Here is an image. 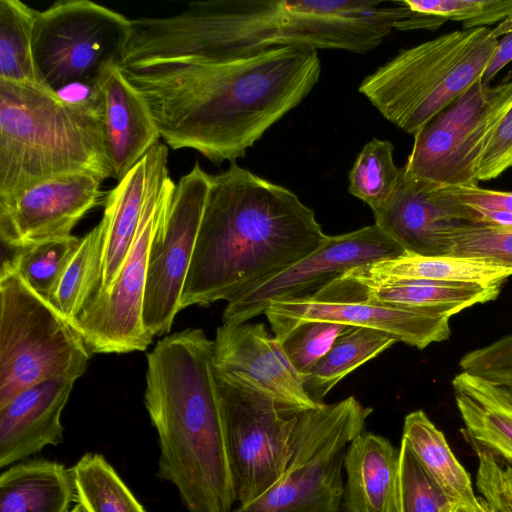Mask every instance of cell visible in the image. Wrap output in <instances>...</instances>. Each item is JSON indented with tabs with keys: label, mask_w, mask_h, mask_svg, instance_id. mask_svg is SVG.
Instances as JSON below:
<instances>
[{
	"label": "cell",
	"mask_w": 512,
	"mask_h": 512,
	"mask_svg": "<svg viewBox=\"0 0 512 512\" xmlns=\"http://www.w3.org/2000/svg\"><path fill=\"white\" fill-rule=\"evenodd\" d=\"M404 0H207L174 15L131 19L124 69L232 61L297 47L363 54L394 29L432 30Z\"/></svg>",
	"instance_id": "1"
},
{
	"label": "cell",
	"mask_w": 512,
	"mask_h": 512,
	"mask_svg": "<svg viewBox=\"0 0 512 512\" xmlns=\"http://www.w3.org/2000/svg\"><path fill=\"white\" fill-rule=\"evenodd\" d=\"M121 69L166 146L193 149L219 165L245 157L299 105L317 84L321 63L316 50L281 47L219 63Z\"/></svg>",
	"instance_id": "2"
},
{
	"label": "cell",
	"mask_w": 512,
	"mask_h": 512,
	"mask_svg": "<svg viewBox=\"0 0 512 512\" xmlns=\"http://www.w3.org/2000/svg\"><path fill=\"white\" fill-rule=\"evenodd\" d=\"M313 209L236 162L212 175L181 310L230 302L289 269L328 240Z\"/></svg>",
	"instance_id": "3"
},
{
	"label": "cell",
	"mask_w": 512,
	"mask_h": 512,
	"mask_svg": "<svg viewBox=\"0 0 512 512\" xmlns=\"http://www.w3.org/2000/svg\"><path fill=\"white\" fill-rule=\"evenodd\" d=\"M144 404L159 442L157 476L188 512H231L236 502L214 380V342L200 328L159 340L147 354Z\"/></svg>",
	"instance_id": "4"
},
{
	"label": "cell",
	"mask_w": 512,
	"mask_h": 512,
	"mask_svg": "<svg viewBox=\"0 0 512 512\" xmlns=\"http://www.w3.org/2000/svg\"><path fill=\"white\" fill-rule=\"evenodd\" d=\"M77 173L112 178L98 91L70 100L0 81V199Z\"/></svg>",
	"instance_id": "5"
},
{
	"label": "cell",
	"mask_w": 512,
	"mask_h": 512,
	"mask_svg": "<svg viewBox=\"0 0 512 512\" xmlns=\"http://www.w3.org/2000/svg\"><path fill=\"white\" fill-rule=\"evenodd\" d=\"M491 31L456 30L402 49L365 77L358 90L386 120L414 136L481 81L498 44Z\"/></svg>",
	"instance_id": "6"
},
{
	"label": "cell",
	"mask_w": 512,
	"mask_h": 512,
	"mask_svg": "<svg viewBox=\"0 0 512 512\" xmlns=\"http://www.w3.org/2000/svg\"><path fill=\"white\" fill-rule=\"evenodd\" d=\"M91 354L78 331L20 276L11 259L0 272V407L56 376L80 378Z\"/></svg>",
	"instance_id": "7"
},
{
	"label": "cell",
	"mask_w": 512,
	"mask_h": 512,
	"mask_svg": "<svg viewBox=\"0 0 512 512\" xmlns=\"http://www.w3.org/2000/svg\"><path fill=\"white\" fill-rule=\"evenodd\" d=\"M371 413L353 396L303 410L280 478L231 512H340L345 452Z\"/></svg>",
	"instance_id": "8"
},
{
	"label": "cell",
	"mask_w": 512,
	"mask_h": 512,
	"mask_svg": "<svg viewBox=\"0 0 512 512\" xmlns=\"http://www.w3.org/2000/svg\"><path fill=\"white\" fill-rule=\"evenodd\" d=\"M131 19L90 0H61L38 11L32 52L38 83L61 94L71 85L94 91L103 72L120 65Z\"/></svg>",
	"instance_id": "9"
},
{
	"label": "cell",
	"mask_w": 512,
	"mask_h": 512,
	"mask_svg": "<svg viewBox=\"0 0 512 512\" xmlns=\"http://www.w3.org/2000/svg\"><path fill=\"white\" fill-rule=\"evenodd\" d=\"M236 502L249 503L282 475L303 410L214 368Z\"/></svg>",
	"instance_id": "10"
},
{
	"label": "cell",
	"mask_w": 512,
	"mask_h": 512,
	"mask_svg": "<svg viewBox=\"0 0 512 512\" xmlns=\"http://www.w3.org/2000/svg\"><path fill=\"white\" fill-rule=\"evenodd\" d=\"M512 106V81H478L415 135L404 170L442 187L476 186L482 156Z\"/></svg>",
	"instance_id": "11"
},
{
	"label": "cell",
	"mask_w": 512,
	"mask_h": 512,
	"mask_svg": "<svg viewBox=\"0 0 512 512\" xmlns=\"http://www.w3.org/2000/svg\"><path fill=\"white\" fill-rule=\"evenodd\" d=\"M174 186L166 157L156 171L136 237L116 280L104 296L71 324L91 355L144 351L152 343L142 320L149 251Z\"/></svg>",
	"instance_id": "12"
},
{
	"label": "cell",
	"mask_w": 512,
	"mask_h": 512,
	"mask_svg": "<svg viewBox=\"0 0 512 512\" xmlns=\"http://www.w3.org/2000/svg\"><path fill=\"white\" fill-rule=\"evenodd\" d=\"M212 175L198 162L169 195L149 251L142 320L149 336L170 331L203 217Z\"/></svg>",
	"instance_id": "13"
},
{
	"label": "cell",
	"mask_w": 512,
	"mask_h": 512,
	"mask_svg": "<svg viewBox=\"0 0 512 512\" xmlns=\"http://www.w3.org/2000/svg\"><path fill=\"white\" fill-rule=\"evenodd\" d=\"M404 251L375 223L330 236L317 251L256 288L227 302L225 324L244 323L264 313L270 304L310 295L346 271Z\"/></svg>",
	"instance_id": "14"
},
{
	"label": "cell",
	"mask_w": 512,
	"mask_h": 512,
	"mask_svg": "<svg viewBox=\"0 0 512 512\" xmlns=\"http://www.w3.org/2000/svg\"><path fill=\"white\" fill-rule=\"evenodd\" d=\"M94 174L55 177L0 199V238L12 249L72 236L74 227L102 197Z\"/></svg>",
	"instance_id": "15"
},
{
	"label": "cell",
	"mask_w": 512,
	"mask_h": 512,
	"mask_svg": "<svg viewBox=\"0 0 512 512\" xmlns=\"http://www.w3.org/2000/svg\"><path fill=\"white\" fill-rule=\"evenodd\" d=\"M168 157L157 143L106 195L100 234L72 322L104 296L116 280L133 245L144 205L160 163Z\"/></svg>",
	"instance_id": "16"
},
{
	"label": "cell",
	"mask_w": 512,
	"mask_h": 512,
	"mask_svg": "<svg viewBox=\"0 0 512 512\" xmlns=\"http://www.w3.org/2000/svg\"><path fill=\"white\" fill-rule=\"evenodd\" d=\"M279 337L298 323L325 321L385 332L417 349L447 340L450 317L426 310L368 303L365 301L316 300L309 296L270 304L264 312Z\"/></svg>",
	"instance_id": "17"
},
{
	"label": "cell",
	"mask_w": 512,
	"mask_h": 512,
	"mask_svg": "<svg viewBox=\"0 0 512 512\" xmlns=\"http://www.w3.org/2000/svg\"><path fill=\"white\" fill-rule=\"evenodd\" d=\"M373 215L375 224L404 252L425 256L447 255V229L476 221L475 210L445 187L413 176L403 167L396 191Z\"/></svg>",
	"instance_id": "18"
},
{
	"label": "cell",
	"mask_w": 512,
	"mask_h": 512,
	"mask_svg": "<svg viewBox=\"0 0 512 512\" xmlns=\"http://www.w3.org/2000/svg\"><path fill=\"white\" fill-rule=\"evenodd\" d=\"M214 368L302 409L316 408L277 340L263 323H223L216 331Z\"/></svg>",
	"instance_id": "19"
},
{
	"label": "cell",
	"mask_w": 512,
	"mask_h": 512,
	"mask_svg": "<svg viewBox=\"0 0 512 512\" xmlns=\"http://www.w3.org/2000/svg\"><path fill=\"white\" fill-rule=\"evenodd\" d=\"M76 378L56 376L19 392L0 407V467L63 441L62 411Z\"/></svg>",
	"instance_id": "20"
},
{
	"label": "cell",
	"mask_w": 512,
	"mask_h": 512,
	"mask_svg": "<svg viewBox=\"0 0 512 512\" xmlns=\"http://www.w3.org/2000/svg\"><path fill=\"white\" fill-rule=\"evenodd\" d=\"M112 178L121 180L161 138L151 110L120 65L109 66L95 88Z\"/></svg>",
	"instance_id": "21"
},
{
	"label": "cell",
	"mask_w": 512,
	"mask_h": 512,
	"mask_svg": "<svg viewBox=\"0 0 512 512\" xmlns=\"http://www.w3.org/2000/svg\"><path fill=\"white\" fill-rule=\"evenodd\" d=\"M501 286L425 280L371 284L341 275L308 296L316 300L365 301L451 317L473 305L495 300Z\"/></svg>",
	"instance_id": "22"
},
{
	"label": "cell",
	"mask_w": 512,
	"mask_h": 512,
	"mask_svg": "<svg viewBox=\"0 0 512 512\" xmlns=\"http://www.w3.org/2000/svg\"><path fill=\"white\" fill-rule=\"evenodd\" d=\"M344 512H396L399 449L385 437L362 431L344 456Z\"/></svg>",
	"instance_id": "23"
},
{
	"label": "cell",
	"mask_w": 512,
	"mask_h": 512,
	"mask_svg": "<svg viewBox=\"0 0 512 512\" xmlns=\"http://www.w3.org/2000/svg\"><path fill=\"white\" fill-rule=\"evenodd\" d=\"M452 388L467 442H475L512 464V390L461 371Z\"/></svg>",
	"instance_id": "24"
},
{
	"label": "cell",
	"mask_w": 512,
	"mask_h": 512,
	"mask_svg": "<svg viewBox=\"0 0 512 512\" xmlns=\"http://www.w3.org/2000/svg\"><path fill=\"white\" fill-rule=\"evenodd\" d=\"M342 275L371 284L425 280L490 286L503 285L512 276V270L467 257L425 256L403 252L394 257L354 267Z\"/></svg>",
	"instance_id": "25"
},
{
	"label": "cell",
	"mask_w": 512,
	"mask_h": 512,
	"mask_svg": "<svg viewBox=\"0 0 512 512\" xmlns=\"http://www.w3.org/2000/svg\"><path fill=\"white\" fill-rule=\"evenodd\" d=\"M75 500L70 469L47 459H30L0 475V512H70Z\"/></svg>",
	"instance_id": "26"
},
{
	"label": "cell",
	"mask_w": 512,
	"mask_h": 512,
	"mask_svg": "<svg viewBox=\"0 0 512 512\" xmlns=\"http://www.w3.org/2000/svg\"><path fill=\"white\" fill-rule=\"evenodd\" d=\"M402 439L435 478V480L459 503L476 506V497L471 478L458 461L442 431L429 419L423 410L406 415Z\"/></svg>",
	"instance_id": "27"
},
{
	"label": "cell",
	"mask_w": 512,
	"mask_h": 512,
	"mask_svg": "<svg viewBox=\"0 0 512 512\" xmlns=\"http://www.w3.org/2000/svg\"><path fill=\"white\" fill-rule=\"evenodd\" d=\"M397 340L389 334L348 326L302 380L309 397L318 405L348 374L390 348Z\"/></svg>",
	"instance_id": "28"
},
{
	"label": "cell",
	"mask_w": 512,
	"mask_h": 512,
	"mask_svg": "<svg viewBox=\"0 0 512 512\" xmlns=\"http://www.w3.org/2000/svg\"><path fill=\"white\" fill-rule=\"evenodd\" d=\"M70 473L75 501L85 512H146L103 455L85 453Z\"/></svg>",
	"instance_id": "29"
},
{
	"label": "cell",
	"mask_w": 512,
	"mask_h": 512,
	"mask_svg": "<svg viewBox=\"0 0 512 512\" xmlns=\"http://www.w3.org/2000/svg\"><path fill=\"white\" fill-rule=\"evenodd\" d=\"M37 12L20 0L0 1V81L41 86L32 52Z\"/></svg>",
	"instance_id": "30"
},
{
	"label": "cell",
	"mask_w": 512,
	"mask_h": 512,
	"mask_svg": "<svg viewBox=\"0 0 512 512\" xmlns=\"http://www.w3.org/2000/svg\"><path fill=\"white\" fill-rule=\"evenodd\" d=\"M393 151L390 141L371 139L361 149L348 174V192L366 203L373 214L392 197L402 175Z\"/></svg>",
	"instance_id": "31"
},
{
	"label": "cell",
	"mask_w": 512,
	"mask_h": 512,
	"mask_svg": "<svg viewBox=\"0 0 512 512\" xmlns=\"http://www.w3.org/2000/svg\"><path fill=\"white\" fill-rule=\"evenodd\" d=\"M425 469L401 439L396 512H453L460 505Z\"/></svg>",
	"instance_id": "32"
},
{
	"label": "cell",
	"mask_w": 512,
	"mask_h": 512,
	"mask_svg": "<svg viewBox=\"0 0 512 512\" xmlns=\"http://www.w3.org/2000/svg\"><path fill=\"white\" fill-rule=\"evenodd\" d=\"M448 254L478 259L512 270V227L457 223L445 232Z\"/></svg>",
	"instance_id": "33"
},
{
	"label": "cell",
	"mask_w": 512,
	"mask_h": 512,
	"mask_svg": "<svg viewBox=\"0 0 512 512\" xmlns=\"http://www.w3.org/2000/svg\"><path fill=\"white\" fill-rule=\"evenodd\" d=\"M81 240L82 237L72 235L44 241L18 249L11 261L24 281L47 298Z\"/></svg>",
	"instance_id": "34"
},
{
	"label": "cell",
	"mask_w": 512,
	"mask_h": 512,
	"mask_svg": "<svg viewBox=\"0 0 512 512\" xmlns=\"http://www.w3.org/2000/svg\"><path fill=\"white\" fill-rule=\"evenodd\" d=\"M347 327L333 322L305 321L275 339L302 381Z\"/></svg>",
	"instance_id": "35"
},
{
	"label": "cell",
	"mask_w": 512,
	"mask_h": 512,
	"mask_svg": "<svg viewBox=\"0 0 512 512\" xmlns=\"http://www.w3.org/2000/svg\"><path fill=\"white\" fill-rule=\"evenodd\" d=\"M419 13L462 22L463 29L487 27L512 15V0H404Z\"/></svg>",
	"instance_id": "36"
},
{
	"label": "cell",
	"mask_w": 512,
	"mask_h": 512,
	"mask_svg": "<svg viewBox=\"0 0 512 512\" xmlns=\"http://www.w3.org/2000/svg\"><path fill=\"white\" fill-rule=\"evenodd\" d=\"M100 234L97 224L85 236L47 296L49 303L71 324Z\"/></svg>",
	"instance_id": "37"
},
{
	"label": "cell",
	"mask_w": 512,
	"mask_h": 512,
	"mask_svg": "<svg viewBox=\"0 0 512 512\" xmlns=\"http://www.w3.org/2000/svg\"><path fill=\"white\" fill-rule=\"evenodd\" d=\"M477 455L476 488L488 512H512V464L468 441Z\"/></svg>",
	"instance_id": "38"
},
{
	"label": "cell",
	"mask_w": 512,
	"mask_h": 512,
	"mask_svg": "<svg viewBox=\"0 0 512 512\" xmlns=\"http://www.w3.org/2000/svg\"><path fill=\"white\" fill-rule=\"evenodd\" d=\"M459 367L512 390V334L465 353Z\"/></svg>",
	"instance_id": "39"
},
{
	"label": "cell",
	"mask_w": 512,
	"mask_h": 512,
	"mask_svg": "<svg viewBox=\"0 0 512 512\" xmlns=\"http://www.w3.org/2000/svg\"><path fill=\"white\" fill-rule=\"evenodd\" d=\"M512 166V106L503 117L482 156L478 179L487 181Z\"/></svg>",
	"instance_id": "40"
},
{
	"label": "cell",
	"mask_w": 512,
	"mask_h": 512,
	"mask_svg": "<svg viewBox=\"0 0 512 512\" xmlns=\"http://www.w3.org/2000/svg\"><path fill=\"white\" fill-rule=\"evenodd\" d=\"M445 188L456 200L468 206L512 213V192L485 189L479 185Z\"/></svg>",
	"instance_id": "41"
},
{
	"label": "cell",
	"mask_w": 512,
	"mask_h": 512,
	"mask_svg": "<svg viewBox=\"0 0 512 512\" xmlns=\"http://www.w3.org/2000/svg\"><path fill=\"white\" fill-rule=\"evenodd\" d=\"M512 60V32L498 40L496 49L483 72L481 83L489 85L496 74Z\"/></svg>",
	"instance_id": "42"
},
{
	"label": "cell",
	"mask_w": 512,
	"mask_h": 512,
	"mask_svg": "<svg viewBox=\"0 0 512 512\" xmlns=\"http://www.w3.org/2000/svg\"><path fill=\"white\" fill-rule=\"evenodd\" d=\"M512 32V15L500 22L494 29L491 31V35L498 39L502 35H507Z\"/></svg>",
	"instance_id": "43"
},
{
	"label": "cell",
	"mask_w": 512,
	"mask_h": 512,
	"mask_svg": "<svg viewBox=\"0 0 512 512\" xmlns=\"http://www.w3.org/2000/svg\"><path fill=\"white\" fill-rule=\"evenodd\" d=\"M453 512H484V510H483V506L479 499L478 505L472 506V505H467V504H460L454 509Z\"/></svg>",
	"instance_id": "44"
},
{
	"label": "cell",
	"mask_w": 512,
	"mask_h": 512,
	"mask_svg": "<svg viewBox=\"0 0 512 512\" xmlns=\"http://www.w3.org/2000/svg\"><path fill=\"white\" fill-rule=\"evenodd\" d=\"M511 81H512V69H510L508 71V73L506 74V76H504V78L501 81V84H505V83H508Z\"/></svg>",
	"instance_id": "45"
},
{
	"label": "cell",
	"mask_w": 512,
	"mask_h": 512,
	"mask_svg": "<svg viewBox=\"0 0 512 512\" xmlns=\"http://www.w3.org/2000/svg\"><path fill=\"white\" fill-rule=\"evenodd\" d=\"M70 512H85V510L80 504H76L74 507H72Z\"/></svg>",
	"instance_id": "46"
},
{
	"label": "cell",
	"mask_w": 512,
	"mask_h": 512,
	"mask_svg": "<svg viewBox=\"0 0 512 512\" xmlns=\"http://www.w3.org/2000/svg\"><path fill=\"white\" fill-rule=\"evenodd\" d=\"M479 499H480V497H479ZM480 502H481V499H480ZM481 504H482V506H483V510H484V512H488V510L485 508V506L483 505V503H482V502H481Z\"/></svg>",
	"instance_id": "47"
}]
</instances>
